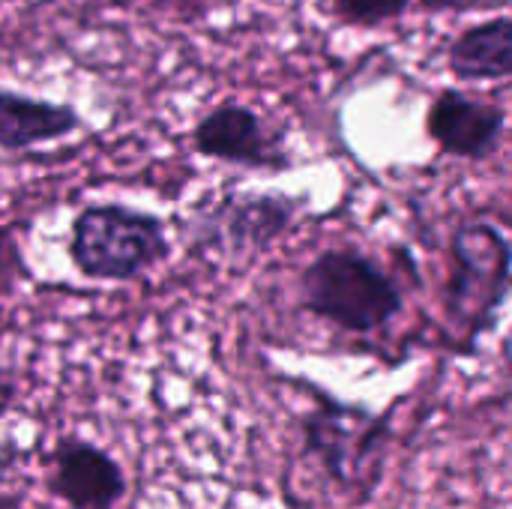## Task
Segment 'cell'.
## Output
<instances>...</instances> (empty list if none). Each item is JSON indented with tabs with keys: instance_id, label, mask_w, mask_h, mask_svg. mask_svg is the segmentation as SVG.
Returning a JSON list of instances; mask_svg holds the SVG:
<instances>
[{
	"instance_id": "1",
	"label": "cell",
	"mask_w": 512,
	"mask_h": 509,
	"mask_svg": "<svg viewBox=\"0 0 512 509\" xmlns=\"http://www.w3.org/2000/svg\"><path fill=\"white\" fill-rule=\"evenodd\" d=\"M300 303L315 318L366 336L387 327L405 309L396 279L360 249H324L300 273Z\"/></svg>"
},
{
	"instance_id": "2",
	"label": "cell",
	"mask_w": 512,
	"mask_h": 509,
	"mask_svg": "<svg viewBox=\"0 0 512 509\" xmlns=\"http://www.w3.org/2000/svg\"><path fill=\"white\" fill-rule=\"evenodd\" d=\"M510 240L492 222H465L450 240V276L444 285L447 321L474 345L495 330L498 315L510 297Z\"/></svg>"
},
{
	"instance_id": "3",
	"label": "cell",
	"mask_w": 512,
	"mask_h": 509,
	"mask_svg": "<svg viewBox=\"0 0 512 509\" xmlns=\"http://www.w3.org/2000/svg\"><path fill=\"white\" fill-rule=\"evenodd\" d=\"M312 396V411L300 420L303 453L315 459L324 477L342 492H372L381 480L387 444L393 435L390 414H375L315 387Z\"/></svg>"
},
{
	"instance_id": "4",
	"label": "cell",
	"mask_w": 512,
	"mask_h": 509,
	"mask_svg": "<svg viewBox=\"0 0 512 509\" xmlns=\"http://www.w3.org/2000/svg\"><path fill=\"white\" fill-rule=\"evenodd\" d=\"M168 255L171 240L162 219L126 204H90L69 228V258L84 279L129 282Z\"/></svg>"
},
{
	"instance_id": "5",
	"label": "cell",
	"mask_w": 512,
	"mask_h": 509,
	"mask_svg": "<svg viewBox=\"0 0 512 509\" xmlns=\"http://www.w3.org/2000/svg\"><path fill=\"white\" fill-rule=\"evenodd\" d=\"M300 207L303 201L282 192H231L195 222V243L225 255L264 252L294 225Z\"/></svg>"
},
{
	"instance_id": "6",
	"label": "cell",
	"mask_w": 512,
	"mask_h": 509,
	"mask_svg": "<svg viewBox=\"0 0 512 509\" xmlns=\"http://www.w3.org/2000/svg\"><path fill=\"white\" fill-rule=\"evenodd\" d=\"M192 147L198 156L243 168L285 171L291 165L282 132H273L258 111L240 102H225L207 111L192 129Z\"/></svg>"
},
{
	"instance_id": "7",
	"label": "cell",
	"mask_w": 512,
	"mask_h": 509,
	"mask_svg": "<svg viewBox=\"0 0 512 509\" xmlns=\"http://www.w3.org/2000/svg\"><path fill=\"white\" fill-rule=\"evenodd\" d=\"M45 483L48 492L69 509H117L126 498V474L120 462L78 435H66L54 444Z\"/></svg>"
},
{
	"instance_id": "8",
	"label": "cell",
	"mask_w": 512,
	"mask_h": 509,
	"mask_svg": "<svg viewBox=\"0 0 512 509\" xmlns=\"http://www.w3.org/2000/svg\"><path fill=\"white\" fill-rule=\"evenodd\" d=\"M426 132L441 153L456 159H489L507 132V108L456 87H444L426 114Z\"/></svg>"
},
{
	"instance_id": "9",
	"label": "cell",
	"mask_w": 512,
	"mask_h": 509,
	"mask_svg": "<svg viewBox=\"0 0 512 509\" xmlns=\"http://www.w3.org/2000/svg\"><path fill=\"white\" fill-rule=\"evenodd\" d=\"M81 123L84 120L72 105L0 87V150H27L60 141L78 132Z\"/></svg>"
},
{
	"instance_id": "10",
	"label": "cell",
	"mask_w": 512,
	"mask_h": 509,
	"mask_svg": "<svg viewBox=\"0 0 512 509\" xmlns=\"http://www.w3.org/2000/svg\"><path fill=\"white\" fill-rule=\"evenodd\" d=\"M447 66L459 81H504L512 72V21L498 15L456 36Z\"/></svg>"
},
{
	"instance_id": "11",
	"label": "cell",
	"mask_w": 512,
	"mask_h": 509,
	"mask_svg": "<svg viewBox=\"0 0 512 509\" xmlns=\"http://www.w3.org/2000/svg\"><path fill=\"white\" fill-rule=\"evenodd\" d=\"M411 0H333L336 15L354 27H381L408 12Z\"/></svg>"
},
{
	"instance_id": "12",
	"label": "cell",
	"mask_w": 512,
	"mask_h": 509,
	"mask_svg": "<svg viewBox=\"0 0 512 509\" xmlns=\"http://www.w3.org/2000/svg\"><path fill=\"white\" fill-rule=\"evenodd\" d=\"M21 279H30L24 252L15 240V231L9 225H0V294Z\"/></svg>"
},
{
	"instance_id": "13",
	"label": "cell",
	"mask_w": 512,
	"mask_h": 509,
	"mask_svg": "<svg viewBox=\"0 0 512 509\" xmlns=\"http://www.w3.org/2000/svg\"><path fill=\"white\" fill-rule=\"evenodd\" d=\"M420 3L432 12H468L477 9L483 0H420Z\"/></svg>"
},
{
	"instance_id": "14",
	"label": "cell",
	"mask_w": 512,
	"mask_h": 509,
	"mask_svg": "<svg viewBox=\"0 0 512 509\" xmlns=\"http://www.w3.org/2000/svg\"><path fill=\"white\" fill-rule=\"evenodd\" d=\"M159 6H177V9H207L219 0H153Z\"/></svg>"
}]
</instances>
